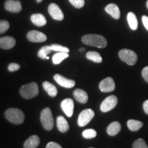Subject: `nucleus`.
<instances>
[{"instance_id":"f257e3e1","label":"nucleus","mask_w":148,"mask_h":148,"mask_svg":"<svg viewBox=\"0 0 148 148\" xmlns=\"http://www.w3.org/2000/svg\"><path fill=\"white\" fill-rule=\"evenodd\" d=\"M82 42L85 45L98 48H104L107 45V40L99 34H86L82 38Z\"/></svg>"},{"instance_id":"f03ea898","label":"nucleus","mask_w":148,"mask_h":148,"mask_svg":"<svg viewBox=\"0 0 148 148\" xmlns=\"http://www.w3.org/2000/svg\"><path fill=\"white\" fill-rule=\"evenodd\" d=\"M5 119L10 123L15 125H19L23 123L25 114L23 111L18 108H9L5 110L4 113Z\"/></svg>"},{"instance_id":"7ed1b4c3","label":"nucleus","mask_w":148,"mask_h":148,"mask_svg":"<svg viewBox=\"0 0 148 148\" xmlns=\"http://www.w3.org/2000/svg\"><path fill=\"white\" fill-rule=\"evenodd\" d=\"M19 92L20 95L24 99H32L38 94V86L36 82H31L22 86Z\"/></svg>"},{"instance_id":"20e7f679","label":"nucleus","mask_w":148,"mask_h":148,"mask_svg":"<svg viewBox=\"0 0 148 148\" xmlns=\"http://www.w3.org/2000/svg\"><path fill=\"white\" fill-rule=\"evenodd\" d=\"M40 122L46 130H51L53 127L52 113L49 108H45L40 112Z\"/></svg>"},{"instance_id":"39448f33","label":"nucleus","mask_w":148,"mask_h":148,"mask_svg":"<svg viewBox=\"0 0 148 148\" xmlns=\"http://www.w3.org/2000/svg\"><path fill=\"white\" fill-rule=\"evenodd\" d=\"M119 56L120 59L128 65H134L137 61V55L132 50L128 49H123L119 51Z\"/></svg>"},{"instance_id":"423d86ee","label":"nucleus","mask_w":148,"mask_h":148,"mask_svg":"<svg viewBox=\"0 0 148 148\" xmlns=\"http://www.w3.org/2000/svg\"><path fill=\"white\" fill-rule=\"evenodd\" d=\"M95 116V112L91 109H85L79 114L77 124L79 126L84 127L88 124Z\"/></svg>"},{"instance_id":"0eeeda50","label":"nucleus","mask_w":148,"mask_h":148,"mask_svg":"<svg viewBox=\"0 0 148 148\" xmlns=\"http://www.w3.org/2000/svg\"><path fill=\"white\" fill-rule=\"evenodd\" d=\"M118 102L117 97L114 95H110L106 97L101 103L100 106V110L103 112H108L112 110L116 106Z\"/></svg>"},{"instance_id":"6e6552de","label":"nucleus","mask_w":148,"mask_h":148,"mask_svg":"<svg viewBox=\"0 0 148 148\" xmlns=\"http://www.w3.org/2000/svg\"><path fill=\"white\" fill-rule=\"evenodd\" d=\"M99 88L101 92H112L115 89V83L112 77H108L101 81L99 84Z\"/></svg>"},{"instance_id":"1a4fd4ad","label":"nucleus","mask_w":148,"mask_h":148,"mask_svg":"<svg viewBox=\"0 0 148 148\" xmlns=\"http://www.w3.org/2000/svg\"><path fill=\"white\" fill-rule=\"evenodd\" d=\"M48 12L53 19L62 21L64 19V14L60 7L54 3H51L48 7Z\"/></svg>"},{"instance_id":"9d476101","label":"nucleus","mask_w":148,"mask_h":148,"mask_svg":"<svg viewBox=\"0 0 148 148\" xmlns=\"http://www.w3.org/2000/svg\"><path fill=\"white\" fill-rule=\"evenodd\" d=\"M27 38L29 41L33 42H42L47 40V36L43 33L36 30H31L27 33Z\"/></svg>"},{"instance_id":"9b49d317","label":"nucleus","mask_w":148,"mask_h":148,"mask_svg":"<svg viewBox=\"0 0 148 148\" xmlns=\"http://www.w3.org/2000/svg\"><path fill=\"white\" fill-rule=\"evenodd\" d=\"M60 107L65 114L69 117H71L73 114L74 102L73 99L70 98H66L62 101L60 103Z\"/></svg>"},{"instance_id":"f8f14e48","label":"nucleus","mask_w":148,"mask_h":148,"mask_svg":"<svg viewBox=\"0 0 148 148\" xmlns=\"http://www.w3.org/2000/svg\"><path fill=\"white\" fill-rule=\"evenodd\" d=\"M53 78L59 85L66 88H73L75 84V82L73 79L66 78V77L60 75V74H56L53 76Z\"/></svg>"},{"instance_id":"ddd939ff","label":"nucleus","mask_w":148,"mask_h":148,"mask_svg":"<svg viewBox=\"0 0 148 148\" xmlns=\"http://www.w3.org/2000/svg\"><path fill=\"white\" fill-rule=\"evenodd\" d=\"M4 7L7 11L14 13L19 12L22 9L21 2L16 0H8L5 2Z\"/></svg>"},{"instance_id":"4468645a","label":"nucleus","mask_w":148,"mask_h":148,"mask_svg":"<svg viewBox=\"0 0 148 148\" xmlns=\"http://www.w3.org/2000/svg\"><path fill=\"white\" fill-rule=\"evenodd\" d=\"M16 40L13 37L3 36L0 38V48L3 49H10L14 47Z\"/></svg>"},{"instance_id":"2eb2a0df","label":"nucleus","mask_w":148,"mask_h":148,"mask_svg":"<svg viewBox=\"0 0 148 148\" xmlns=\"http://www.w3.org/2000/svg\"><path fill=\"white\" fill-rule=\"evenodd\" d=\"M105 10L114 19H119L120 18L121 12H120L119 8L114 3H110V4L107 5L105 8Z\"/></svg>"},{"instance_id":"dca6fc26","label":"nucleus","mask_w":148,"mask_h":148,"mask_svg":"<svg viewBox=\"0 0 148 148\" xmlns=\"http://www.w3.org/2000/svg\"><path fill=\"white\" fill-rule=\"evenodd\" d=\"M73 97L75 99L81 103H86L88 101V95L84 90L77 88L73 91Z\"/></svg>"},{"instance_id":"f3484780","label":"nucleus","mask_w":148,"mask_h":148,"mask_svg":"<svg viewBox=\"0 0 148 148\" xmlns=\"http://www.w3.org/2000/svg\"><path fill=\"white\" fill-rule=\"evenodd\" d=\"M57 128L60 132L64 133L66 132L69 130V125L68 122L64 116H58L56 119Z\"/></svg>"},{"instance_id":"a211bd4d","label":"nucleus","mask_w":148,"mask_h":148,"mask_svg":"<svg viewBox=\"0 0 148 148\" xmlns=\"http://www.w3.org/2000/svg\"><path fill=\"white\" fill-rule=\"evenodd\" d=\"M40 138L37 135H32L25 140L24 143V148H36L40 144Z\"/></svg>"},{"instance_id":"6ab92c4d","label":"nucleus","mask_w":148,"mask_h":148,"mask_svg":"<svg viewBox=\"0 0 148 148\" xmlns=\"http://www.w3.org/2000/svg\"><path fill=\"white\" fill-rule=\"evenodd\" d=\"M31 21L35 25L38 27L44 26L47 23V20L41 14H34L31 16Z\"/></svg>"},{"instance_id":"aec40b11","label":"nucleus","mask_w":148,"mask_h":148,"mask_svg":"<svg viewBox=\"0 0 148 148\" xmlns=\"http://www.w3.org/2000/svg\"><path fill=\"white\" fill-rule=\"evenodd\" d=\"M121 125L119 122L114 121L111 123L110 125L107 127V133L110 136H115V135L118 134L121 131Z\"/></svg>"},{"instance_id":"412c9836","label":"nucleus","mask_w":148,"mask_h":148,"mask_svg":"<svg viewBox=\"0 0 148 148\" xmlns=\"http://www.w3.org/2000/svg\"><path fill=\"white\" fill-rule=\"evenodd\" d=\"M42 86H43L44 90L47 92L49 96L53 97L56 96L57 93H58V90H57L56 87L51 83L45 81V82L42 83Z\"/></svg>"},{"instance_id":"4be33fe9","label":"nucleus","mask_w":148,"mask_h":148,"mask_svg":"<svg viewBox=\"0 0 148 148\" xmlns=\"http://www.w3.org/2000/svg\"><path fill=\"white\" fill-rule=\"evenodd\" d=\"M127 20L129 26L132 30H136L138 28V20L136 15L133 12H128L127 15Z\"/></svg>"},{"instance_id":"5701e85b","label":"nucleus","mask_w":148,"mask_h":148,"mask_svg":"<svg viewBox=\"0 0 148 148\" xmlns=\"http://www.w3.org/2000/svg\"><path fill=\"white\" fill-rule=\"evenodd\" d=\"M127 125L128 128L131 131L136 132V131L139 130L143 127V122L137 121V120L130 119L127 122Z\"/></svg>"},{"instance_id":"b1692460","label":"nucleus","mask_w":148,"mask_h":148,"mask_svg":"<svg viewBox=\"0 0 148 148\" xmlns=\"http://www.w3.org/2000/svg\"><path fill=\"white\" fill-rule=\"evenodd\" d=\"M86 57L88 60H91L96 63H101L102 62V58H101V55L97 51H88L86 53Z\"/></svg>"},{"instance_id":"393cba45","label":"nucleus","mask_w":148,"mask_h":148,"mask_svg":"<svg viewBox=\"0 0 148 148\" xmlns=\"http://www.w3.org/2000/svg\"><path fill=\"white\" fill-rule=\"evenodd\" d=\"M52 50V49L51 48L50 45H46L42 47L41 49L38 51V56L41 59H45V60H49V56L48 54L51 52Z\"/></svg>"},{"instance_id":"a878e982","label":"nucleus","mask_w":148,"mask_h":148,"mask_svg":"<svg viewBox=\"0 0 148 148\" xmlns=\"http://www.w3.org/2000/svg\"><path fill=\"white\" fill-rule=\"evenodd\" d=\"M69 57V53L66 52H58L52 57V62L54 64H60L62 60Z\"/></svg>"},{"instance_id":"bb28decb","label":"nucleus","mask_w":148,"mask_h":148,"mask_svg":"<svg viewBox=\"0 0 148 148\" xmlns=\"http://www.w3.org/2000/svg\"><path fill=\"white\" fill-rule=\"evenodd\" d=\"M97 136V132L93 129L85 130L82 132V136L84 138L90 139V138H95Z\"/></svg>"},{"instance_id":"cd10ccee","label":"nucleus","mask_w":148,"mask_h":148,"mask_svg":"<svg viewBox=\"0 0 148 148\" xmlns=\"http://www.w3.org/2000/svg\"><path fill=\"white\" fill-rule=\"evenodd\" d=\"M50 46L53 51H58V52H66V53L69 52V48L64 47V46L56 45V44H52V45H51Z\"/></svg>"},{"instance_id":"c85d7f7f","label":"nucleus","mask_w":148,"mask_h":148,"mask_svg":"<svg viewBox=\"0 0 148 148\" xmlns=\"http://www.w3.org/2000/svg\"><path fill=\"white\" fill-rule=\"evenodd\" d=\"M132 148H148V146L143 138H138L133 143Z\"/></svg>"},{"instance_id":"c756f323","label":"nucleus","mask_w":148,"mask_h":148,"mask_svg":"<svg viewBox=\"0 0 148 148\" xmlns=\"http://www.w3.org/2000/svg\"><path fill=\"white\" fill-rule=\"evenodd\" d=\"M10 27V24L7 21H0V34L6 32Z\"/></svg>"},{"instance_id":"7c9ffc66","label":"nucleus","mask_w":148,"mask_h":148,"mask_svg":"<svg viewBox=\"0 0 148 148\" xmlns=\"http://www.w3.org/2000/svg\"><path fill=\"white\" fill-rule=\"evenodd\" d=\"M73 6L76 8H82L84 5V0H69Z\"/></svg>"},{"instance_id":"2f4dec72","label":"nucleus","mask_w":148,"mask_h":148,"mask_svg":"<svg viewBox=\"0 0 148 148\" xmlns=\"http://www.w3.org/2000/svg\"><path fill=\"white\" fill-rule=\"evenodd\" d=\"M8 71L10 72H14L18 71L20 69V65L17 63H10L8 65Z\"/></svg>"},{"instance_id":"473e14b6","label":"nucleus","mask_w":148,"mask_h":148,"mask_svg":"<svg viewBox=\"0 0 148 148\" xmlns=\"http://www.w3.org/2000/svg\"><path fill=\"white\" fill-rule=\"evenodd\" d=\"M141 75L145 80V82L148 83V66L143 68V69L142 70Z\"/></svg>"},{"instance_id":"72a5a7b5","label":"nucleus","mask_w":148,"mask_h":148,"mask_svg":"<svg viewBox=\"0 0 148 148\" xmlns=\"http://www.w3.org/2000/svg\"><path fill=\"white\" fill-rule=\"evenodd\" d=\"M46 148H62L58 143L55 142H49L46 145Z\"/></svg>"},{"instance_id":"f704fd0d","label":"nucleus","mask_w":148,"mask_h":148,"mask_svg":"<svg viewBox=\"0 0 148 148\" xmlns=\"http://www.w3.org/2000/svg\"><path fill=\"white\" fill-rule=\"evenodd\" d=\"M142 22H143V25L145 26L146 29L148 31V17L147 16L144 15L142 16Z\"/></svg>"},{"instance_id":"c9c22d12","label":"nucleus","mask_w":148,"mask_h":148,"mask_svg":"<svg viewBox=\"0 0 148 148\" xmlns=\"http://www.w3.org/2000/svg\"><path fill=\"white\" fill-rule=\"evenodd\" d=\"M143 108L144 112H145L147 114H148V99L144 101L143 104Z\"/></svg>"},{"instance_id":"e433bc0d","label":"nucleus","mask_w":148,"mask_h":148,"mask_svg":"<svg viewBox=\"0 0 148 148\" xmlns=\"http://www.w3.org/2000/svg\"><path fill=\"white\" fill-rule=\"evenodd\" d=\"M42 1V0H36V1H37V2H38V3H40Z\"/></svg>"},{"instance_id":"4c0bfd02","label":"nucleus","mask_w":148,"mask_h":148,"mask_svg":"<svg viewBox=\"0 0 148 148\" xmlns=\"http://www.w3.org/2000/svg\"><path fill=\"white\" fill-rule=\"evenodd\" d=\"M84 48H82V49H79V51H84Z\"/></svg>"},{"instance_id":"58836bf2","label":"nucleus","mask_w":148,"mask_h":148,"mask_svg":"<svg viewBox=\"0 0 148 148\" xmlns=\"http://www.w3.org/2000/svg\"><path fill=\"white\" fill-rule=\"evenodd\" d=\"M146 5H147V8L148 9V0L147 1V3H146Z\"/></svg>"},{"instance_id":"ea45409f","label":"nucleus","mask_w":148,"mask_h":148,"mask_svg":"<svg viewBox=\"0 0 148 148\" xmlns=\"http://www.w3.org/2000/svg\"><path fill=\"white\" fill-rule=\"evenodd\" d=\"M89 148H94V147H89Z\"/></svg>"}]
</instances>
